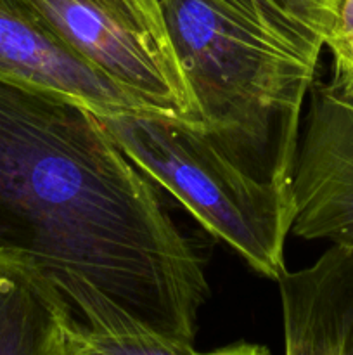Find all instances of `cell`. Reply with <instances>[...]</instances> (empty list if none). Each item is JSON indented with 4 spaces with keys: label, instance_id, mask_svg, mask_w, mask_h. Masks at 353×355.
I'll list each match as a JSON object with an SVG mask.
<instances>
[{
    "label": "cell",
    "instance_id": "cell-3",
    "mask_svg": "<svg viewBox=\"0 0 353 355\" xmlns=\"http://www.w3.org/2000/svg\"><path fill=\"white\" fill-rule=\"evenodd\" d=\"M121 151L256 274L279 281L293 231V187L263 180L204 128L154 113L100 116Z\"/></svg>",
    "mask_w": 353,
    "mask_h": 355
},
{
    "label": "cell",
    "instance_id": "cell-8",
    "mask_svg": "<svg viewBox=\"0 0 353 355\" xmlns=\"http://www.w3.org/2000/svg\"><path fill=\"white\" fill-rule=\"evenodd\" d=\"M69 315L47 277L0 252V355H55Z\"/></svg>",
    "mask_w": 353,
    "mask_h": 355
},
{
    "label": "cell",
    "instance_id": "cell-9",
    "mask_svg": "<svg viewBox=\"0 0 353 355\" xmlns=\"http://www.w3.org/2000/svg\"><path fill=\"white\" fill-rule=\"evenodd\" d=\"M260 23L279 40L310 61L324 49L327 0H249Z\"/></svg>",
    "mask_w": 353,
    "mask_h": 355
},
{
    "label": "cell",
    "instance_id": "cell-7",
    "mask_svg": "<svg viewBox=\"0 0 353 355\" xmlns=\"http://www.w3.org/2000/svg\"><path fill=\"white\" fill-rule=\"evenodd\" d=\"M286 355H346L348 267L345 243L279 281Z\"/></svg>",
    "mask_w": 353,
    "mask_h": 355
},
{
    "label": "cell",
    "instance_id": "cell-5",
    "mask_svg": "<svg viewBox=\"0 0 353 355\" xmlns=\"http://www.w3.org/2000/svg\"><path fill=\"white\" fill-rule=\"evenodd\" d=\"M293 198L294 236L353 243V99L329 82L308 92Z\"/></svg>",
    "mask_w": 353,
    "mask_h": 355
},
{
    "label": "cell",
    "instance_id": "cell-2",
    "mask_svg": "<svg viewBox=\"0 0 353 355\" xmlns=\"http://www.w3.org/2000/svg\"><path fill=\"white\" fill-rule=\"evenodd\" d=\"M204 130L244 168L293 187L318 62L273 37L249 0H158Z\"/></svg>",
    "mask_w": 353,
    "mask_h": 355
},
{
    "label": "cell",
    "instance_id": "cell-1",
    "mask_svg": "<svg viewBox=\"0 0 353 355\" xmlns=\"http://www.w3.org/2000/svg\"><path fill=\"white\" fill-rule=\"evenodd\" d=\"M0 252L47 277L75 319L116 304L194 343L210 298L204 259L99 114L3 78Z\"/></svg>",
    "mask_w": 353,
    "mask_h": 355
},
{
    "label": "cell",
    "instance_id": "cell-6",
    "mask_svg": "<svg viewBox=\"0 0 353 355\" xmlns=\"http://www.w3.org/2000/svg\"><path fill=\"white\" fill-rule=\"evenodd\" d=\"M0 78L61 94L100 116L152 113L68 47L30 0H0Z\"/></svg>",
    "mask_w": 353,
    "mask_h": 355
},
{
    "label": "cell",
    "instance_id": "cell-4",
    "mask_svg": "<svg viewBox=\"0 0 353 355\" xmlns=\"http://www.w3.org/2000/svg\"><path fill=\"white\" fill-rule=\"evenodd\" d=\"M80 58L159 116L204 128L158 0H30Z\"/></svg>",
    "mask_w": 353,
    "mask_h": 355
},
{
    "label": "cell",
    "instance_id": "cell-10",
    "mask_svg": "<svg viewBox=\"0 0 353 355\" xmlns=\"http://www.w3.org/2000/svg\"><path fill=\"white\" fill-rule=\"evenodd\" d=\"M324 47L332 54L331 85L353 99V0H327Z\"/></svg>",
    "mask_w": 353,
    "mask_h": 355
},
{
    "label": "cell",
    "instance_id": "cell-12",
    "mask_svg": "<svg viewBox=\"0 0 353 355\" xmlns=\"http://www.w3.org/2000/svg\"><path fill=\"white\" fill-rule=\"evenodd\" d=\"M197 355H270L269 349L258 343H234V345L224 347V349H217L213 352L197 354Z\"/></svg>",
    "mask_w": 353,
    "mask_h": 355
},
{
    "label": "cell",
    "instance_id": "cell-11",
    "mask_svg": "<svg viewBox=\"0 0 353 355\" xmlns=\"http://www.w3.org/2000/svg\"><path fill=\"white\" fill-rule=\"evenodd\" d=\"M55 355H109L92 342L85 329L73 315L62 326L61 340H59Z\"/></svg>",
    "mask_w": 353,
    "mask_h": 355
}]
</instances>
